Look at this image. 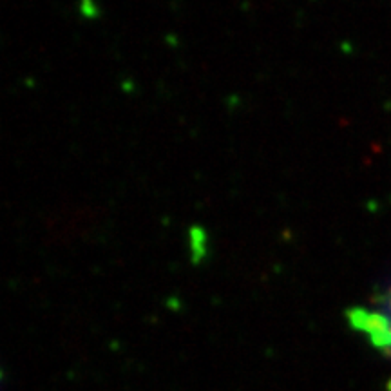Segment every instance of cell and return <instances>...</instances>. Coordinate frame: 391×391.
Wrapping results in <instances>:
<instances>
[{"label": "cell", "instance_id": "cell-1", "mask_svg": "<svg viewBox=\"0 0 391 391\" xmlns=\"http://www.w3.org/2000/svg\"><path fill=\"white\" fill-rule=\"evenodd\" d=\"M374 339L377 348H386L391 351V286L383 297L377 310H360L359 319H353Z\"/></svg>", "mask_w": 391, "mask_h": 391}]
</instances>
